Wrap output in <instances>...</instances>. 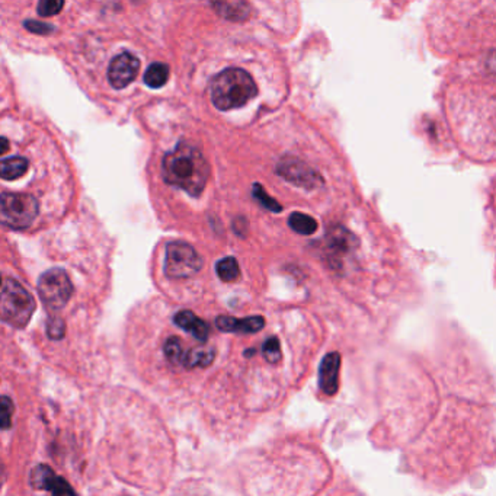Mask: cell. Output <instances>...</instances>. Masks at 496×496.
I'll return each instance as SVG.
<instances>
[{"instance_id":"15","label":"cell","mask_w":496,"mask_h":496,"mask_svg":"<svg viewBox=\"0 0 496 496\" xmlns=\"http://www.w3.org/2000/svg\"><path fill=\"white\" fill-rule=\"evenodd\" d=\"M216 358L214 349L210 348H194L189 349L188 352L184 353L181 364L187 368H194V367H207L210 365Z\"/></svg>"},{"instance_id":"23","label":"cell","mask_w":496,"mask_h":496,"mask_svg":"<svg viewBox=\"0 0 496 496\" xmlns=\"http://www.w3.org/2000/svg\"><path fill=\"white\" fill-rule=\"evenodd\" d=\"M13 403L8 396L0 397V430H8L12 425Z\"/></svg>"},{"instance_id":"4","label":"cell","mask_w":496,"mask_h":496,"mask_svg":"<svg viewBox=\"0 0 496 496\" xmlns=\"http://www.w3.org/2000/svg\"><path fill=\"white\" fill-rule=\"evenodd\" d=\"M38 200L29 194L5 192L0 196V224L13 228H28L38 216Z\"/></svg>"},{"instance_id":"3","label":"cell","mask_w":496,"mask_h":496,"mask_svg":"<svg viewBox=\"0 0 496 496\" xmlns=\"http://www.w3.org/2000/svg\"><path fill=\"white\" fill-rule=\"evenodd\" d=\"M35 312V300L16 279H6L0 293V319L15 328H25Z\"/></svg>"},{"instance_id":"21","label":"cell","mask_w":496,"mask_h":496,"mask_svg":"<svg viewBox=\"0 0 496 496\" xmlns=\"http://www.w3.org/2000/svg\"><path fill=\"white\" fill-rule=\"evenodd\" d=\"M262 352H263L265 360H267L268 363H271V364L278 363L281 360V345H279L278 338L271 336V338L265 341V344L262 347Z\"/></svg>"},{"instance_id":"28","label":"cell","mask_w":496,"mask_h":496,"mask_svg":"<svg viewBox=\"0 0 496 496\" xmlns=\"http://www.w3.org/2000/svg\"><path fill=\"white\" fill-rule=\"evenodd\" d=\"M3 485V479H2V472H0V488Z\"/></svg>"},{"instance_id":"5","label":"cell","mask_w":496,"mask_h":496,"mask_svg":"<svg viewBox=\"0 0 496 496\" xmlns=\"http://www.w3.org/2000/svg\"><path fill=\"white\" fill-rule=\"evenodd\" d=\"M72 293L73 286L64 270L52 268L40 277L38 294L48 310H61L72 297Z\"/></svg>"},{"instance_id":"22","label":"cell","mask_w":496,"mask_h":496,"mask_svg":"<svg viewBox=\"0 0 496 496\" xmlns=\"http://www.w3.org/2000/svg\"><path fill=\"white\" fill-rule=\"evenodd\" d=\"M254 197L270 211H274V212L282 211V207L274 198H271L267 194V191H265L263 187H261L259 184H255V187H254Z\"/></svg>"},{"instance_id":"6","label":"cell","mask_w":496,"mask_h":496,"mask_svg":"<svg viewBox=\"0 0 496 496\" xmlns=\"http://www.w3.org/2000/svg\"><path fill=\"white\" fill-rule=\"evenodd\" d=\"M203 268V259L194 247L184 242H172L166 247L165 272L169 278H188Z\"/></svg>"},{"instance_id":"12","label":"cell","mask_w":496,"mask_h":496,"mask_svg":"<svg viewBox=\"0 0 496 496\" xmlns=\"http://www.w3.org/2000/svg\"><path fill=\"white\" fill-rule=\"evenodd\" d=\"M328 245L333 252L347 254L357 246V238L344 227H335L328 235Z\"/></svg>"},{"instance_id":"13","label":"cell","mask_w":496,"mask_h":496,"mask_svg":"<svg viewBox=\"0 0 496 496\" xmlns=\"http://www.w3.org/2000/svg\"><path fill=\"white\" fill-rule=\"evenodd\" d=\"M28 170V161L24 157H9L0 161V178L6 181H13L21 178Z\"/></svg>"},{"instance_id":"1","label":"cell","mask_w":496,"mask_h":496,"mask_svg":"<svg viewBox=\"0 0 496 496\" xmlns=\"http://www.w3.org/2000/svg\"><path fill=\"white\" fill-rule=\"evenodd\" d=\"M162 175L166 184L184 189L192 197H198L207 185L210 166L198 149L188 143H180L163 157Z\"/></svg>"},{"instance_id":"7","label":"cell","mask_w":496,"mask_h":496,"mask_svg":"<svg viewBox=\"0 0 496 496\" xmlns=\"http://www.w3.org/2000/svg\"><path fill=\"white\" fill-rule=\"evenodd\" d=\"M277 173L282 180L300 188L314 189L323 185V178L317 170L297 157L287 156L277 166Z\"/></svg>"},{"instance_id":"2","label":"cell","mask_w":496,"mask_h":496,"mask_svg":"<svg viewBox=\"0 0 496 496\" xmlns=\"http://www.w3.org/2000/svg\"><path fill=\"white\" fill-rule=\"evenodd\" d=\"M258 94L254 78L243 68H226L211 83V101L220 111L240 108Z\"/></svg>"},{"instance_id":"26","label":"cell","mask_w":496,"mask_h":496,"mask_svg":"<svg viewBox=\"0 0 496 496\" xmlns=\"http://www.w3.org/2000/svg\"><path fill=\"white\" fill-rule=\"evenodd\" d=\"M24 27L34 32V34H40V35H47L48 32L52 31V27L48 25V24H44V22H37V21H27L24 22Z\"/></svg>"},{"instance_id":"27","label":"cell","mask_w":496,"mask_h":496,"mask_svg":"<svg viewBox=\"0 0 496 496\" xmlns=\"http://www.w3.org/2000/svg\"><path fill=\"white\" fill-rule=\"evenodd\" d=\"M9 150V141L5 137H0V154H3Z\"/></svg>"},{"instance_id":"8","label":"cell","mask_w":496,"mask_h":496,"mask_svg":"<svg viewBox=\"0 0 496 496\" xmlns=\"http://www.w3.org/2000/svg\"><path fill=\"white\" fill-rule=\"evenodd\" d=\"M138 70V59L131 52H121V54L112 59L108 68V79L111 86L115 87V89H124L137 78Z\"/></svg>"},{"instance_id":"14","label":"cell","mask_w":496,"mask_h":496,"mask_svg":"<svg viewBox=\"0 0 496 496\" xmlns=\"http://www.w3.org/2000/svg\"><path fill=\"white\" fill-rule=\"evenodd\" d=\"M219 15L230 21H243L249 16V5L246 2H217L212 3Z\"/></svg>"},{"instance_id":"20","label":"cell","mask_w":496,"mask_h":496,"mask_svg":"<svg viewBox=\"0 0 496 496\" xmlns=\"http://www.w3.org/2000/svg\"><path fill=\"white\" fill-rule=\"evenodd\" d=\"M165 356L166 358L173 363V364H178L182 361V357H184V349H182V344L178 338H175V336H172V338H169L165 344Z\"/></svg>"},{"instance_id":"25","label":"cell","mask_w":496,"mask_h":496,"mask_svg":"<svg viewBox=\"0 0 496 496\" xmlns=\"http://www.w3.org/2000/svg\"><path fill=\"white\" fill-rule=\"evenodd\" d=\"M63 6H64V2H61V0H41V2L38 3V13L44 17L54 16V15L60 13Z\"/></svg>"},{"instance_id":"24","label":"cell","mask_w":496,"mask_h":496,"mask_svg":"<svg viewBox=\"0 0 496 496\" xmlns=\"http://www.w3.org/2000/svg\"><path fill=\"white\" fill-rule=\"evenodd\" d=\"M64 332H66V325L63 322V319L57 317V316H52L48 319V322H47V335L50 336L51 340H61L63 336H64Z\"/></svg>"},{"instance_id":"18","label":"cell","mask_w":496,"mask_h":496,"mask_svg":"<svg viewBox=\"0 0 496 496\" xmlns=\"http://www.w3.org/2000/svg\"><path fill=\"white\" fill-rule=\"evenodd\" d=\"M216 271H217L219 278L224 282H233L240 277L239 263L232 256L219 261L216 265Z\"/></svg>"},{"instance_id":"9","label":"cell","mask_w":496,"mask_h":496,"mask_svg":"<svg viewBox=\"0 0 496 496\" xmlns=\"http://www.w3.org/2000/svg\"><path fill=\"white\" fill-rule=\"evenodd\" d=\"M340 368H341V356L338 352H330L323 358L321 370H319V386L321 391L333 396L340 387Z\"/></svg>"},{"instance_id":"16","label":"cell","mask_w":496,"mask_h":496,"mask_svg":"<svg viewBox=\"0 0 496 496\" xmlns=\"http://www.w3.org/2000/svg\"><path fill=\"white\" fill-rule=\"evenodd\" d=\"M169 79V67L165 63H153L145 73V83L153 89L162 87Z\"/></svg>"},{"instance_id":"10","label":"cell","mask_w":496,"mask_h":496,"mask_svg":"<svg viewBox=\"0 0 496 496\" xmlns=\"http://www.w3.org/2000/svg\"><path fill=\"white\" fill-rule=\"evenodd\" d=\"M216 326L221 332L256 333L265 326V319L262 316H252V317H245V319L219 316L216 319Z\"/></svg>"},{"instance_id":"19","label":"cell","mask_w":496,"mask_h":496,"mask_svg":"<svg viewBox=\"0 0 496 496\" xmlns=\"http://www.w3.org/2000/svg\"><path fill=\"white\" fill-rule=\"evenodd\" d=\"M44 490H50L52 496H78L75 489L70 486L63 477H59L56 473L50 477Z\"/></svg>"},{"instance_id":"11","label":"cell","mask_w":496,"mask_h":496,"mask_svg":"<svg viewBox=\"0 0 496 496\" xmlns=\"http://www.w3.org/2000/svg\"><path fill=\"white\" fill-rule=\"evenodd\" d=\"M173 322L178 325L181 329L194 335V338H197L198 341L205 342L208 340V335H210L208 325L203 321V319H200L192 312L182 310L180 313H176Z\"/></svg>"},{"instance_id":"17","label":"cell","mask_w":496,"mask_h":496,"mask_svg":"<svg viewBox=\"0 0 496 496\" xmlns=\"http://www.w3.org/2000/svg\"><path fill=\"white\" fill-rule=\"evenodd\" d=\"M289 224L300 235H313L317 230V221L303 212H293L289 219Z\"/></svg>"},{"instance_id":"29","label":"cell","mask_w":496,"mask_h":496,"mask_svg":"<svg viewBox=\"0 0 496 496\" xmlns=\"http://www.w3.org/2000/svg\"><path fill=\"white\" fill-rule=\"evenodd\" d=\"M0 284H2V278H0Z\"/></svg>"}]
</instances>
